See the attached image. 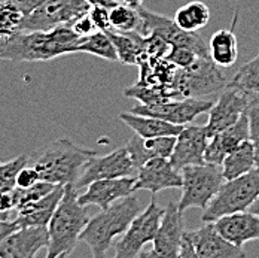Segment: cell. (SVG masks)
<instances>
[{"mask_svg": "<svg viewBox=\"0 0 259 258\" xmlns=\"http://www.w3.org/2000/svg\"><path fill=\"white\" fill-rule=\"evenodd\" d=\"M88 15L91 18V21L94 23V27L97 30H107L112 28L110 21H109V9L102 8V6H91L88 11Z\"/></svg>", "mask_w": 259, "mask_h": 258, "instance_id": "8d00e7d4", "label": "cell"}, {"mask_svg": "<svg viewBox=\"0 0 259 258\" xmlns=\"http://www.w3.org/2000/svg\"><path fill=\"white\" fill-rule=\"evenodd\" d=\"M63 191H64V185H57L51 193L40 197L39 200L18 207L14 218L18 229L31 227V226H48L52 213L63 196Z\"/></svg>", "mask_w": 259, "mask_h": 258, "instance_id": "7402d4cb", "label": "cell"}, {"mask_svg": "<svg viewBox=\"0 0 259 258\" xmlns=\"http://www.w3.org/2000/svg\"><path fill=\"white\" fill-rule=\"evenodd\" d=\"M134 183H136V176L99 179L87 185V191L78 196V202L82 206L94 205L104 210L115 202L136 193Z\"/></svg>", "mask_w": 259, "mask_h": 258, "instance_id": "ac0fdd59", "label": "cell"}, {"mask_svg": "<svg viewBox=\"0 0 259 258\" xmlns=\"http://www.w3.org/2000/svg\"><path fill=\"white\" fill-rule=\"evenodd\" d=\"M134 188L136 191L146 190L152 194L168 188H182L181 170L175 169L170 160L164 157L148 160L137 169Z\"/></svg>", "mask_w": 259, "mask_h": 258, "instance_id": "2e32d148", "label": "cell"}, {"mask_svg": "<svg viewBox=\"0 0 259 258\" xmlns=\"http://www.w3.org/2000/svg\"><path fill=\"white\" fill-rule=\"evenodd\" d=\"M87 3H88L90 6H102V8L110 9V8H113L115 5H118L119 2H118V0H87Z\"/></svg>", "mask_w": 259, "mask_h": 258, "instance_id": "7bdbcfd3", "label": "cell"}, {"mask_svg": "<svg viewBox=\"0 0 259 258\" xmlns=\"http://www.w3.org/2000/svg\"><path fill=\"white\" fill-rule=\"evenodd\" d=\"M50 234L47 226H31L20 227L0 246L2 258H31L40 249L48 248Z\"/></svg>", "mask_w": 259, "mask_h": 258, "instance_id": "d6986e66", "label": "cell"}, {"mask_svg": "<svg viewBox=\"0 0 259 258\" xmlns=\"http://www.w3.org/2000/svg\"><path fill=\"white\" fill-rule=\"evenodd\" d=\"M137 9L142 17V24L137 31L139 34L142 36L156 34L162 38L165 42H168L171 47H186L197 52L200 57H210L208 45L198 33L185 31L175 23L173 18L148 11L143 6Z\"/></svg>", "mask_w": 259, "mask_h": 258, "instance_id": "9c48e42d", "label": "cell"}, {"mask_svg": "<svg viewBox=\"0 0 259 258\" xmlns=\"http://www.w3.org/2000/svg\"><path fill=\"white\" fill-rule=\"evenodd\" d=\"M222 173L225 181H230L234 178H238L252 169L256 167V155L255 148L250 139L241 142L237 148H234L230 154L227 155L222 161Z\"/></svg>", "mask_w": 259, "mask_h": 258, "instance_id": "4316f807", "label": "cell"}, {"mask_svg": "<svg viewBox=\"0 0 259 258\" xmlns=\"http://www.w3.org/2000/svg\"><path fill=\"white\" fill-rule=\"evenodd\" d=\"M214 226L228 242L238 248H243L250 240L259 239V213L249 209L224 215L214 221Z\"/></svg>", "mask_w": 259, "mask_h": 258, "instance_id": "ffe728a7", "label": "cell"}, {"mask_svg": "<svg viewBox=\"0 0 259 258\" xmlns=\"http://www.w3.org/2000/svg\"><path fill=\"white\" fill-rule=\"evenodd\" d=\"M24 14L11 2L0 0V39L21 31Z\"/></svg>", "mask_w": 259, "mask_h": 258, "instance_id": "1f68e13d", "label": "cell"}, {"mask_svg": "<svg viewBox=\"0 0 259 258\" xmlns=\"http://www.w3.org/2000/svg\"><path fill=\"white\" fill-rule=\"evenodd\" d=\"M162 213H164V207L156 203L155 194H152L149 205L134 216V219L130 223L128 229L124 232L122 236H119L118 242L115 243V257H139L143 246L146 243H152L156 230L159 227Z\"/></svg>", "mask_w": 259, "mask_h": 258, "instance_id": "ba28073f", "label": "cell"}, {"mask_svg": "<svg viewBox=\"0 0 259 258\" xmlns=\"http://www.w3.org/2000/svg\"><path fill=\"white\" fill-rule=\"evenodd\" d=\"M259 197V167L250 172L224 181L208 206L201 213L203 223H214L224 215L247 210Z\"/></svg>", "mask_w": 259, "mask_h": 258, "instance_id": "5b68a950", "label": "cell"}, {"mask_svg": "<svg viewBox=\"0 0 259 258\" xmlns=\"http://www.w3.org/2000/svg\"><path fill=\"white\" fill-rule=\"evenodd\" d=\"M109 21L113 30L128 33L139 31L142 24V17L139 14V9L131 8L125 3H118L109 9Z\"/></svg>", "mask_w": 259, "mask_h": 258, "instance_id": "4dcf8cb0", "label": "cell"}, {"mask_svg": "<svg viewBox=\"0 0 259 258\" xmlns=\"http://www.w3.org/2000/svg\"><path fill=\"white\" fill-rule=\"evenodd\" d=\"M104 31L110 38V41L116 50L118 60L122 64L139 66V63L146 58L145 52H143V47H142V36L137 31L122 33V31H116L113 28H107Z\"/></svg>", "mask_w": 259, "mask_h": 258, "instance_id": "484cf974", "label": "cell"}, {"mask_svg": "<svg viewBox=\"0 0 259 258\" xmlns=\"http://www.w3.org/2000/svg\"><path fill=\"white\" fill-rule=\"evenodd\" d=\"M76 52L96 55V57H100L104 60H109V61H118L116 50H115L110 38L103 30H96L91 34L82 38Z\"/></svg>", "mask_w": 259, "mask_h": 258, "instance_id": "f1b7e54d", "label": "cell"}, {"mask_svg": "<svg viewBox=\"0 0 259 258\" xmlns=\"http://www.w3.org/2000/svg\"><path fill=\"white\" fill-rule=\"evenodd\" d=\"M60 185V183H52V182L47 181H37L34 185L28 187V188H20L15 187L14 188V196H15V203H17V209L24 206L27 203L36 202L40 197L47 196L48 193H51L52 190ZM15 209V210H17Z\"/></svg>", "mask_w": 259, "mask_h": 258, "instance_id": "836d02e7", "label": "cell"}, {"mask_svg": "<svg viewBox=\"0 0 259 258\" xmlns=\"http://www.w3.org/2000/svg\"><path fill=\"white\" fill-rule=\"evenodd\" d=\"M176 142V136H158V137H142L139 134L133 136L125 143L130 157L134 166L139 169L148 160L164 157L170 158Z\"/></svg>", "mask_w": 259, "mask_h": 258, "instance_id": "603a6c76", "label": "cell"}, {"mask_svg": "<svg viewBox=\"0 0 259 258\" xmlns=\"http://www.w3.org/2000/svg\"><path fill=\"white\" fill-rule=\"evenodd\" d=\"M249 210H252V212H255V213H259V197L255 200V203L249 207Z\"/></svg>", "mask_w": 259, "mask_h": 258, "instance_id": "f6af8a7d", "label": "cell"}, {"mask_svg": "<svg viewBox=\"0 0 259 258\" xmlns=\"http://www.w3.org/2000/svg\"><path fill=\"white\" fill-rule=\"evenodd\" d=\"M211 104L213 102L206 99L185 97V99H168L152 104L139 103L133 106L130 112L161 118L178 126H186L191 124L198 115L208 112Z\"/></svg>", "mask_w": 259, "mask_h": 258, "instance_id": "7c38bea8", "label": "cell"}, {"mask_svg": "<svg viewBox=\"0 0 259 258\" xmlns=\"http://www.w3.org/2000/svg\"><path fill=\"white\" fill-rule=\"evenodd\" d=\"M185 232L183 212L179 210L178 203L170 202L164 207V213L152 240V251L140 252V257L179 258L182 236Z\"/></svg>", "mask_w": 259, "mask_h": 258, "instance_id": "4fadbf2b", "label": "cell"}, {"mask_svg": "<svg viewBox=\"0 0 259 258\" xmlns=\"http://www.w3.org/2000/svg\"><path fill=\"white\" fill-rule=\"evenodd\" d=\"M37 181H40L37 170L33 166H28L27 164V166H24L20 170V173L17 176V187H20V188H28V187L34 185Z\"/></svg>", "mask_w": 259, "mask_h": 258, "instance_id": "74e56055", "label": "cell"}, {"mask_svg": "<svg viewBox=\"0 0 259 258\" xmlns=\"http://www.w3.org/2000/svg\"><path fill=\"white\" fill-rule=\"evenodd\" d=\"M80 36L72 26H58L42 31H17L0 39V60L14 63L50 61L57 57L76 54Z\"/></svg>", "mask_w": 259, "mask_h": 258, "instance_id": "6da1fadb", "label": "cell"}, {"mask_svg": "<svg viewBox=\"0 0 259 258\" xmlns=\"http://www.w3.org/2000/svg\"><path fill=\"white\" fill-rule=\"evenodd\" d=\"M195 258H243L246 252L218 232L214 223H203L197 230H189Z\"/></svg>", "mask_w": 259, "mask_h": 258, "instance_id": "e0dca14e", "label": "cell"}, {"mask_svg": "<svg viewBox=\"0 0 259 258\" xmlns=\"http://www.w3.org/2000/svg\"><path fill=\"white\" fill-rule=\"evenodd\" d=\"M139 212L140 202L133 193L93 216L80 233L79 240L88 245L93 257H104L113 240L124 234Z\"/></svg>", "mask_w": 259, "mask_h": 258, "instance_id": "3957f363", "label": "cell"}, {"mask_svg": "<svg viewBox=\"0 0 259 258\" xmlns=\"http://www.w3.org/2000/svg\"><path fill=\"white\" fill-rule=\"evenodd\" d=\"M238 23V11L233 15L230 28H221L214 31L208 42V52L211 61L221 69L231 67L238 58V44L235 36V27Z\"/></svg>", "mask_w": 259, "mask_h": 258, "instance_id": "cb8c5ba5", "label": "cell"}, {"mask_svg": "<svg viewBox=\"0 0 259 258\" xmlns=\"http://www.w3.org/2000/svg\"><path fill=\"white\" fill-rule=\"evenodd\" d=\"M137 173V167L134 166L128 151L124 146L112 151L110 154L91 157L83 169L80 170L78 179L75 182V188H83L91 182L99 179H112V178H124L134 176Z\"/></svg>", "mask_w": 259, "mask_h": 258, "instance_id": "8fae6325", "label": "cell"}, {"mask_svg": "<svg viewBox=\"0 0 259 258\" xmlns=\"http://www.w3.org/2000/svg\"><path fill=\"white\" fill-rule=\"evenodd\" d=\"M119 120L125 123L136 134L142 137H158V136H178L183 129V126H178L168 123L165 120L149 117V115H139L133 112L119 114Z\"/></svg>", "mask_w": 259, "mask_h": 258, "instance_id": "d4e9b609", "label": "cell"}, {"mask_svg": "<svg viewBox=\"0 0 259 258\" xmlns=\"http://www.w3.org/2000/svg\"><path fill=\"white\" fill-rule=\"evenodd\" d=\"M228 81L210 57H198L188 69H176L175 78L170 84L175 99L195 97L214 94L227 87Z\"/></svg>", "mask_w": 259, "mask_h": 258, "instance_id": "8992f818", "label": "cell"}, {"mask_svg": "<svg viewBox=\"0 0 259 258\" xmlns=\"http://www.w3.org/2000/svg\"><path fill=\"white\" fill-rule=\"evenodd\" d=\"M250 139L249 131V120L247 114L244 112L237 123L227 127L225 130L216 133L208 139L206 151H204V161L211 164H222L224 158L237 148L241 142Z\"/></svg>", "mask_w": 259, "mask_h": 258, "instance_id": "44dd1931", "label": "cell"}, {"mask_svg": "<svg viewBox=\"0 0 259 258\" xmlns=\"http://www.w3.org/2000/svg\"><path fill=\"white\" fill-rule=\"evenodd\" d=\"M200 55L195 51H192L191 48H186V47H171V50L167 54L165 60L173 63L176 67L188 69L189 66H192L195 63V60Z\"/></svg>", "mask_w": 259, "mask_h": 258, "instance_id": "d590c367", "label": "cell"}, {"mask_svg": "<svg viewBox=\"0 0 259 258\" xmlns=\"http://www.w3.org/2000/svg\"><path fill=\"white\" fill-rule=\"evenodd\" d=\"M181 173L182 197L178 203L181 212H186L191 207L204 210L225 181L221 164L203 163L186 166Z\"/></svg>", "mask_w": 259, "mask_h": 258, "instance_id": "52a82bcc", "label": "cell"}, {"mask_svg": "<svg viewBox=\"0 0 259 258\" xmlns=\"http://www.w3.org/2000/svg\"><path fill=\"white\" fill-rule=\"evenodd\" d=\"M72 28L76 31V34H79L80 38H85V36H88V34H91L93 31L97 30L94 27V23L91 21V18H90L88 14H85V15L79 17L78 20H75L72 23Z\"/></svg>", "mask_w": 259, "mask_h": 258, "instance_id": "f35d334b", "label": "cell"}, {"mask_svg": "<svg viewBox=\"0 0 259 258\" xmlns=\"http://www.w3.org/2000/svg\"><path fill=\"white\" fill-rule=\"evenodd\" d=\"M94 155V150L82 148L70 139L61 137L40 150L31 161V166L37 170L40 181L75 185L80 170Z\"/></svg>", "mask_w": 259, "mask_h": 258, "instance_id": "277c9868", "label": "cell"}, {"mask_svg": "<svg viewBox=\"0 0 259 258\" xmlns=\"http://www.w3.org/2000/svg\"><path fill=\"white\" fill-rule=\"evenodd\" d=\"M18 229V226L15 224V221L14 219H9V221H0V246H2V243L6 240V237L9 236V234H12V233L15 232Z\"/></svg>", "mask_w": 259, "mask_h": 258, "instance_id": "b9f144b4", "label": "cell"}, {"mask_svg": "<svg viewBox=\"0 0 259 258\" xmlns=\"http://www.w3.org/2000/svg\"><path fill=\"white\" fill-rule=\"evenodd\" d=\"M78 190L73 183H66L63 196L47 226L50 243L47 257L60 258L70 255L79 242V236L88 224L87 206L78 202Z\"/></svg>", "mask_w": 259, "mask_h": 258, "instance_id": "7a4b0ae2", "label": "cell"}, {"mask_svg": "<svg viewBox=\"0 0 259 258\" xmlns=\"http://www.w3.org/2000/svg\"><path fill=\"white\" fill-rule=\"evenodd\" d=\"M252 94L241 91L238 88L225 87L222 94L216 102H213L208 110L207 124L204 126L208 137L225 130L238 121V118L246 112L250 103Z\"/></svg>", "mask_w": 259, "mask_h": 258, "instance_id": "5bb4252c", "label": "cell"}, {"mask_svg": "<svg viewBox=\"0 0 259 258\" xmlns=\"http://www.w3.org/2000/svg\"><path fill=\"white\" fill-rule=\"evenodd\" d=\"M175 23L185 31L197 33L198 30L204 28L210 21V9L206 3L194 0L181 6L175 17Z\"/></svg>", "mask_w": 259, "mask_h": 258, "instance_id": "83f0119b", "label": "cell"}, {"mask_svg": "<svg viewBox=\"0 0 259 258\" xmlns=\"http://www.w3.org/2000/svg\"><path fill=\"white\" fill-rule=\"evenodd\" d=\"M227 87L238 88L249 94H259V51L234 73Z\"/></svg>", "mask_w": 259, "mask_h": 258, "instance_id": "f546056e", "label": "cell"}, {"mask_svg": "<svg viewBox=\"0 0 259 258\" xmlns=\"http://www.w3.org/2000/svg\"><path fill=\"white\" fill-rule=\"evenodd\" d=\"M207 133L204 126H194L186 124L183 126L181 133L176 136L175 148L170 155V163L175 169L182 170L186 166L203 164L204 161V151L208 143Z\"/></svg>", "mask_w": 259, "mask_h": 258, "instance_id": "9a60e30c", "label": "cell"}, {"mask_svg": "<svg viewBox=\"0 0 259 258\" xmlns=\"http://www.w3.org/2000/svg\"><path fill=\"white\" fill-rule=\"evenodd\" d=\"M143 2L145 0H122V3H125V5H128L131 8H140V6H143Z\"/></svg>", "mask_w": 259, "mask_h": 258, "instance_id": "ee69618b", "label": "cell"}, {"mask_svg": "<svg viewBox=\"0 0 259 258\" xmlns=\"http://www.w3.org/2000/svg\"><path fill=\"white\" fill-rule=\"evenodd\" d=\"M11 2L12 5H15L24 15H28L30 12H33L37 6H40L45 0H6Z\"/></svg>", "mask_w": 259, "mask_h": 258, "instance_id": "60d3db41", "label": "cell"}, {"mask_svg": "<svg viewBox=\"0 0 259 258\" xmlns=\"http://www.w3.org/2000/svg\"><path fill=\"white\" fill-rule=\"evenodd\" d=\"M28 155H18L0 164V191H9L17 187V176L20 170L28 164Z\"/></svg>", "mask_w": 259, "mask_h": 258, "instance_id": "d6a6232c", "label": "cell"}, {"mask_svg": "<svg viewBox=\"0 0 259 258\" xmlns=\"http://www.w3.org/2000/svg\"><path fill=\"white\" fill-rule=\"evenodd\" d=\"M247 120H249V131H250V140L255 148L256 155V166L259 167V94H252L250 103L246 109Z\"/></svg>", "mask_w": 259, "mask_h": 258, "instance_id": "e575fe53", "label": "cell"}, {"mask_svg": "<svg viewBox=\"0 0 259 258\" xmlns=\"http://www.w3.org/2000/svg\"><path fill=\"white\" fill-rule=\"evenodd\" d=\"M90 8L87 0H45L24 17L21 30L47 31L58 26H72L75 20L88 14Z\"/></svg>", "mask_w": 259, "mask_h": 258, "instance_id": "30bf717a", "label": "cell"}, {"mask_svg": "<svg viewBox=\"0 0 259 258\" xmlns=\"http://www.w3.org/2000/svg\"><path fill=\"white\" fill-rule=\"evenodd\" d=\"M179 258H195V251H194V245H192V239H191L189 230H185L183 236H182Z\"/></svg>", "mask_w": 259, "mask_h": 258, "instance_id": "ab89813d", "label": "cell"}]
</instances>
